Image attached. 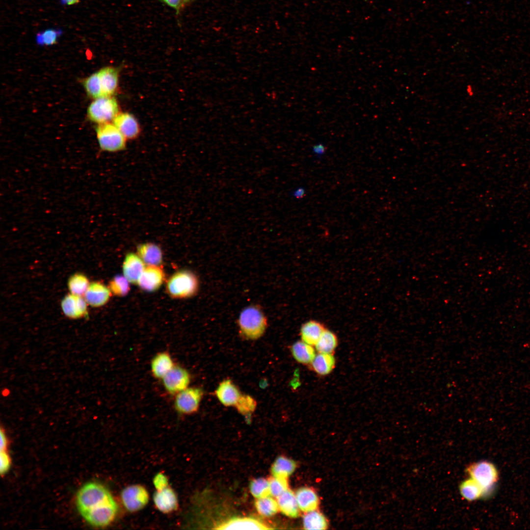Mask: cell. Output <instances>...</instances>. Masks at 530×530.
<instances>
[{"mask_svg":"<svg viewBox=\"0 0 530 530\" xmlns=\"http://www.w3.org/2000/svg\"><path fill=\"white\" fill-rule=\"evenodd\" d=\"M153 484L156 490H159L169 485L167 477L162 473H159L154 477Z\"/></svg>","mask_w":530,"mask_h":530,"instance_id":"obj_39","label":"cell"},{"mask_svg":"<svg viewBox=\"0 0 530 530\" xmlns=\"http://www.w3.org/2000/svg\"><path fill=\"white\" fill-rule=\"evenodd\" d=\"M215 393L219 401L225 406L235 407L242 395L238 388L230 379L221 382Z\"/></svg>","mask_w":530,"mask_h":530,"instance_id":"obj_17","label":"cell"},{"mask_svg":"<svg viewBox=\"0 0 530 530\" xmlns=\"http://www.w3.org/2000/svg\"><path fill=\"white\" fill-rule=\"evenodd\" d=\"M89 284L87 277L81 273L73 275L68 282V286L71 293L83 296Z\"/></svg>","mask_w":530,"mask_h":530,"instance_id":"obj_33","label":"cell"},{"mask_svg":"<svg viewBox=\"0 0 530 530\" xmlns=\"http://www.w3.org/2000/svg\"><path fill=\"white\" fill-rule=\"evenodd\" d=\"M310 369L320 375L330 373L335 366V359L333 354L318 352L309 365Z\"/></svg>","mask_w":530,"mask_h":530,"instance_id":"obj_25","label":"cell"},{"mask_svg":"<svg viewBox=\"0 0 530 530\" xmlns=\"http://www.w3.org/2000/svg\"><path fill=\"white\" fill-rule=\"evenodd\" d=\"M63 30L59 28H48L36 34L35 40L37 45L41 46H52L57 43L62 35Z\"/></svg>","mask_w":530,"mask_h":530,"instance_id":"obj_32","label":"cell"},{"mask_svg":"<svg viewBox=\"0 0 530 530\" xmlns=\"http://www.w3.org/2000/svg\"><path fill=\"white\" fill-rule=\"evenodd\" d=\"M459 491L463 498L468 501H475L483 497V489L471 477L461 483Z\"/></svg>","mask_w":530,"mask_h":530,"instance_id":"obj_28","label":"cell"},{"mask_svg":"<svg viewBox=\"0 0 530 530\" xmlns=\"http://www.w3.org/2000/svg\"><path fill=\"white\" fill-rule=\"evenodd\" d=\"M255 505L258 512L265 517L272 516L279 510L276 500L270 496L257 498Z\"/></svg>","mask_w":530,"mask_h":530,"instance_id":"obj_31","label":"cell"},{"mask_svg":"<svg viewBox=\"0 0 530 530\" xmlns=\"http://www.w3.org/2000/svg\"><path fill=\"white\" fill-rule=\"evenodd\" d=\"M303 526L306 530H325L327 522L322 513L314 510L306 512L303 518Z\"/></svg>","mask_w":530,"mask_h":530,"instance_id":"obj_29","label":"cell"},{"mask_svg":"<svg viewBox=\"0 0 530 530\" xmlns=\"http://www.w3.org/2000/svg\"><path fill=\"white\" fill-rule=\"evenodd\" d=\"M470 477L477 481L483 490V497L487 496L498 479V471L494 465L486 461L470 464L467 469Z\"/></svg>","mask_w":530,"mask_h":530,"instance_id":"obj_6","label":"cell"},{"mask_svg":"<svg viewBox=\"0 0 530 530\" xmlns=\"http://www.w3.org/2000/svg\"><path fill=\"white\" fill-rule=\"evenodd\" d=\"M249 489L251 494L257 499L270 495L269 481L264 478L252 480Z\"/></svg>","mask_w":530,"mask_h":530,"instance_id":"obj_35","label":"cell"},{"mask_svg":"<svg viewBox=\"0 0 530 530\" xmlns=\"http://www.w3.org/2000/svg\"><path fill=\"white\" fill-rule=\"evenodd\" d=\"M299 509L305 512L316 510L318 504V498L316 492L309 487L299 488L295 493Z\"/></svg>","mask_w":530,"mask_h":530,"instance_id":"obj_24","label":"cell"},{"mask_svg":"<svg viewBox=\"0 0 530 530\" xmlns=\"http://www.w3.org/2000/svg\"><path fill=\"white\" fill-rule=\"evenodd\" d=\"M306 194V189L303 186H299L294 189L291 193V195L295 199L302 198Z\"/></svg>","mask_w":530,"mask_h":530,"instance_id":"obj_43","label":"cell"},{"mask_svg":"<svg viewBox=\"0 0 530 530\" xmlns=\"http://www.w3.org/2000/svg\"><path fill=\"white\" fill-rule=\"evenodd\" d=\"M119 113L117 101L112 96H102L95 99L87 110L89 119L98 124L113 121Z\"/></svg>","mask_w":530,"mask_h":530,"instance_id":"obj_4","label":"cell"},{"mask_svg":"<svg viewBox=\"0 0 530 530\" xmlns=\"http://www.w3.org/2000/svg\"><path fill=\"white\" fill-rule=\"evenodd\" d=\"M323 324L316 320H310L304 323L300 329L301 341L315 346L325 330Z\"/></svg>","mask_w":530,"mask_h":530,"instance_id":"obj_22","label":"cell"},{"mask_svg":"<svg viewBox=\"0 0 530 530\" xmlns=\"http://www.w3.org/2000/svg\"><path fill=\"white\" fill-rule=\"evenodd\" d=\"M218 530H268L271 529L261 521L251 517H236L218 525Z\"/></svg>","mask_w":530,"mask_h":530,"instance_id":"obj_16","label":"cell"},{"mask_svg":"<svg viewBox=\"0 0 530 530\" xmlns=\"http://www.w3.org/2000/svg\"><path fill=\"white\" fill-rule=\"evenodd\" d=\"M338 342L336 335L332 331L325 329L315 346L318 352L333 354Z\"/></svg>","mask_w":530,"mask_h":530,"instance_id":"obj_30","label":"cell"},{"mask_svg":"<svg viewBox=\"0 0 530 530\" xmlns=\"http://www.w3.org/2000/svg\"><path fill=\"white\" fill-rule=\"evenodd\" d=\"M114 500L106 487L100 483L91 482L80 489L77 494L76 504L78 510L82 515Z\"/></svg>","mask_w":530,"mask_h":530,"instance_id":"obj_1","label":"cell"},{"mask_svg":"<svg viewBox=\"0 0 530 530\" xmlns=\"http://www.w3.org/2000/svg\"><path fill=\"white\" fill-rule=\"evenodd\" d=\"M121 498L125 508L131 512H134L143 509L147 504L149 495L142 485L132 484L122 490Z\"/></svg>","mask_w":530,"mask_h":530,"instance_id":"obj_8","label":"cell"},{"mask_svg":"<svg viewBox=\"0 0 530 530\" xmlns=\"http://www.w3.org/2000/svg\"><path fill=\"white\" fill-rule=\"evenodd\" d=\"M256 406L257 402L254 398L249 395L242 394L235 407L241 414L248 415L255 411Z\"/></svg>","mask_w":530,"mask_h":530,"instance_id":"obj_37","label":"cell"},{"mask_svg":"<svg viewBox=\"0 0 530 530\" xmlns=\"http://www.w3.org/2000/svg\"><path fill=\"white\" fill-rule=\"evenodd\" d=\"M117 512L118 505L114 500L81 516L91 525L103 527L108 526L114 520Z\"/></svg>","mask_w":530,"mask_h":530,"instance_id":"obj_10","label":"cell"},{"mask_svg":"<svg viewBox=\"0 0 530 530\" xmlns=\"http://www.w3.org/2000/svg\"><path fill=\"white\" fill-rule=\"evenodd\" d=\"M296 468L294 461L286 457H278L271 468L273 476L287 478L294 472Z\"/></svg>","mask_w":530,"mask_h":530,"instance_id":"obj_27","label":"cell"},{"mask_svg":"<svg viewBox=\"0 0 530 530\" xmlns=\"http://www.w3.org/2000/svg\"><path fill=\"white\" fill-rule=\"evenodd\" d=\"M199 282L191 271L181 270L173 274L166 284L168 293L175 298H184L194 295L198 291Z\"/></svg>","mask_w":530,"mask_h":530,"instance_id":"obj_3","label":"cell"},{"mask_svg":"<svg viewBox=\"0 0 530 530\" xmlns=\"http://www.w3.org/2000/svg\"><path fill=\"white\" fill-rule=\"evenodd\" d=\"M270 494L277 498L288 489L287 478L273 476L269 480Z\"/></svg>","mask_w":530,"mask_h":530,"instance_id":"obj_38","label":"cell"},{"mask_svg":"<svg viewBox=\"0 0 530 530\" xmlns=\"http://www.w3.org/2000/svg\"><path fill=\"white\" fill-rule=\"evenodd\" d=\"M137 255L148 265H159L162 261L161 249L153 243H146L139 245Z\"/></svg>","mask_w":530,"mask_h":530,"instance_id":"obj_23","label":"cell"},{"mask_svg":"<svg viewBox=\"0 0 530 530\" xmlns=\"http://www.w3.org/2000/svg\"><path fill=\"white\" fill-rule=\"evenodd\" d=\"M291 351L294 359L303 365H309L316 355L313 346L302 341L294 343Z\"/></svg>","mask_w":530,"mask_h":530,"instance_id":"obj_26","label":"cell"},{"mask_svg":"<svg viewBox=\"0 0 530 530\" xmlns=\"http://www.w3.org/2000/svg\"><path fill=\"white\" fill-rule=\"evenodd\" d=\"M80 0H60L62 5H72L79 3Z\"/></svg>","mask_w":530,"mask_h":530,"instance_id":"obj_45","label":"cell"},{"mask_svg":"<svg viewBox=\"0 0 530 530\" xmlns=\"http://www.w3.org/2000/svg\"><path fill=\"white\" fill-rule=\"evenodd\" d=\"M174 366L173 360L169 352H158L151 361V373L155 378L161 379Z\"/></svg>","mask_w":530,"mask_h":530,"instance_id":"obj_19","label":"cell"},{"mask_svg":"<svg viewBox=\"0 0 530 530\" xmlns=\"http://www.w3.org/2000/svg\"><path fill=\"white\" fill-rule=\"evenodd\" d=\"M193 0H182V7L184 6L186 4H187Z\"/></svg>","mask_w":530,"mask_h":530,"instance_id":"obj_47","label":"cell"},{"mask_svg":"<svg viewBox=\"0 0 530 530\" xmlns=\"http://www.w3.org/2000/svg\"><path fill=\"white\" fill-rule=\"evenodd\" d=\"M169 6L176 10L177 13L182 8V0H160Z\"/></svg>","mask_w":530,"mask_h":530,"instance_id":"obj_42","label":"cell"},{"mask_svg":"<svg viewBox=\"0 0 530 530\" xmlns=\"http://www.w3.org/2000/svg\"><path fill=\"white\" fill-rule=\"evenodd\" d=\"M7 446V438L2 428L0 429V451L5 450Z\"/></svg>","mask_w":530,"mask_h":530,"instance_id":"obj_44","label":"cell"},{"mask_svg":"<svg viewBox=\"0 0 530 530\" xmlns=\"http://www.w3.org/2000/svg\"><path fill=\"white\" fill-rule=\"evenodd\" d=\"M204 395L200 387H188L175 395L174 407L182 415H191L197 412Z\"/></svg>","mask_w":530,"mask_h":530,"instance_id":"obj_7","label":"cell"},{"mask_svg":"<svg viewBox=\"0 0 530 530\" xmlns=\"http://www.w3.org/2000/svg\"><path fill=\"white\" fill-rule=\"evenodd\" d=\"M190 374L184 367L175 365L161 379L165 390L169 394L176 395L188 387Z\"/></svg>","mask_w":530,"mask_h":530,"instance_id":"obj_9","label":"cell"},{"mask_svg":"<svg viewBox=\"0 0 530 530\" xmlns=\"http://www.w3.org/2000/svg\"><path fill=\"white\" fill-rule=\"evenodd\" d=\"M238 326L239 333L243 338L255 340L265 333L267 321L259 307L251 305L244 308L240 313Z\"/></svg>","mask_w":530,"mask_h":530,"instance_id":"obj_2","label":"cell"},{"mask_svg":"<svg viewBox=\"0 0 530 530\" xmlns=\"http://www.w3.org/2000/svg\"><path fill=\"white\" fill-rule=\"evenodd\" d=\"M326 151L325 145L321 142L314 144L312 147V152L318 159H321Z\"/></svg>","mask_w":530,"mask_h":530,"instance_id":"obj_41","label":"cell"},{"mask_svg":"<svg viewBox=\"0 0 530 530\" xmlns=\"http://www.w3.org/2000/svg\"><path fill=\"white\" fill-rule=\"evenodd\" d=\"M87 94L91 98L96 99L102 97L101 85L98 72L92 74L83 81Z\"/></svg>","mask_w":530,"mask_h":530,"instance_id":"obj_34","label":"cell"},{"mask_svg":"<svg viewBox=\"0 0 530 530\" xmlns=\"http://www.w3.org/2000/svg\"><path fill=\"white\" fill-rule=\"evenodd\" d=\"M96 132L99 146L103 151L117 152L125 149L127 139L113 123L99 124Z\"/></svg>","mask_w":530,"mask_h":530,"instance_id":"obj_5","label":"cell"},{"mask_svg":"<svg viewBox=\"0 0 530 530\" xmlns=\"http://www.w3.org/2000/svg\"><path fill=\"white\" fill-rule=\"evenodd\" d=\"M153 501L157 509L163 513L172 512L178 507L177 495L169 485L156 490L153 495Z\"/></svg>","mask_w":530,"mask_h":530,"instance_id":"obj_13","label":"cell"},{"mask_svg":"<svg viewBox=\"0 0 530 530\" xmlns=\"http://www.w3.org/2000/svg\"><path fill=\"white\" fill-rule=\"evenodd\" d=\"M111 292L108 287L99 282L90 283L83 297L87 303L92 307H100L109 300Z\"/></svg>","mask_w":530,"mask_h":530,"instance_id":"obj_14","label":"cell"},{"mask_svg":"<svg viewBox=\"0 0 530 530\" xmlns=\"http://www.w3.org/2000/svg\"><path fill=\"white\" fill-rule=\"evenodd\" d=\"M122 266L124 276L132 283H137L145 268L139 256L132 253L126 255Z\"/></svg>","mask_w":530,"mask_h":530,"instance_id":"obj_18","label":"cell"},{"mask_svg":"<svg viewBox=\"0 0 530 530\" xmlns=\"http://www.w3.org/2000/svg\"><path fill=\"white\" fill-rule=\"evenodd\" d=\"M164 278V273L158 265H148L145 267L137 284L144 291L154 292L159 289Z\"/></svg>","mask_w":530,"mask_h":530,"instance_id":"obj_11","label":"cell"},{"mask_svg":"<svg viewBox=\"0 0 530 530\" xmlns=\"http://www.w3.org/2000/svg\"><path fill=\"white\" fill-rule=\"evenodd\" d=\"M113 122L126 139H134L140 133L139 123L136 118L130 113L119 112Z\"/></svg>","mask_w":530,"mask_h":530,"instance_id":"obj_15","label":"cell"},{"mask_svg":"<svg viewBox=\"0 0 530 530\" xmlns=\"http://www.w3.org/2000/svg\"><path fill=\"white\" fill-rule=\"evenodd\" d=\"M0 474L1 475L6 473L10 466V459L5 450L0 451Z\"/></svg>","mask_w":530,"mask_h":530,"instance_id":"obj_40","label":"cell"},{"mask_svg":"<svg viewBox=\"0 0 530 530\" xmlns=\"http://www.w3.org/2000/svg\"><path fill=\"white\" fill-rule=\"evenodd\" d=\"M472 90H472L471 86H470V85L467 86L466 92H467V93H468V95L471 96V95H472L473 94V91Z\"/></svg>","mask_w":530,"mask_h":530,"instance_id":"obj_46","label":"cell"},{"mask_svg":"<svg viewBox=\"0 0 530 530\" xmlns=\"http://www.w3.org/2000/svg\"><path fill=\"white\" fill-rule=\"evenodd\" d=\"M87 304L83 296L70 293L63 299L61 306L66 316L70 318L77 319L87 315Z\"/></svg>","mask_w":530,"mask_h":530,"instance_id":"obj_12","label":"cell"},{"mask_svg":"<svg viewBox=\"0 0 530 530\" xmlns=\"http://www.w3.org/2000/svg\"><path fill=\"white\" fill-rule=\"evenodd\" d=\"M279 510L285 515L297 517L299 515V508L298 505L295 494L288 489L276 498Z\"/></svg>","mask_w":530,"mask_h":530,"instance_id":"obj_21","label":"cell"},{"mask_svg":"<svg viewBox=\"0 0 530 530\" xmlns=\"http://www.w3.org/2000/svg\"><path fill=\"white\" fill-rule=\"evenodd\" d=\"M103 96H112L118 84V70L113 67H105L98 72Z\"/></svg>","mask_w":530,"mask_h":530,"instance_id":"obj_20","label":"cell"},{"mask_svg":"<svg viewBox=\"0 0 530 530\" xmlns=\"http://www.w3.org/2000/svg\"><path fill=\"white\" fill-rule=\"evenodd\" d=\"M129 282L124 276H116L110 281L108 288L115 295L123 296L130 291Z\"/></svg>","mask_w":530,"mask_h":530,"instance_id":"obj_36","label":"cell"}]
</instances>
